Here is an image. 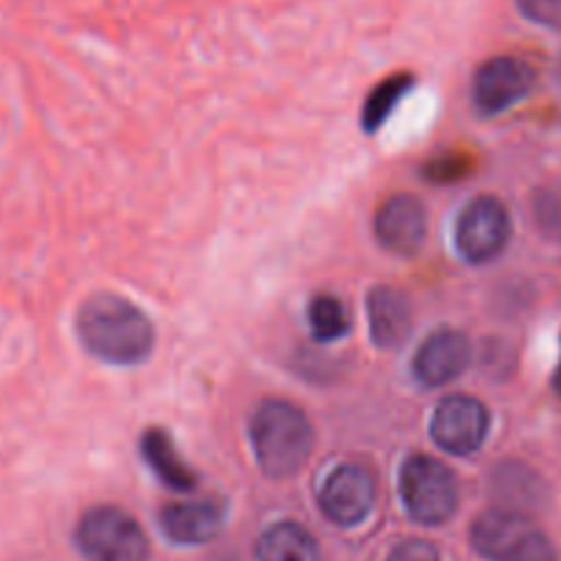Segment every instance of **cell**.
Segmentation results:
<instances>
[{"label":"cell","instance_id":"7a4b0ae2","mask_svg":"<svg viewBox=\"0 0 561 561\" xmlns=\"http://www.w3.org/2000/svg\"><path fill=\"white\" fill-rule=\"evenodd\" d=\"M250 442L261 471L272 480L299 474L316 447L312 422L288 400H263L250 420Z\"/></svg>","mask_w":561,"mask_h":561},{"label":"cell","instance_id":"6da1fadb","mask_svg":"<svg viewBox=\"0 0 561 561\" xmlns=\"http://www.w3.org/2000/svg\"><path fill=\"white\" fill-rule=\"evenodd\" d=\"M75 332L88 354L118 367L142 365L157 340L151 318L118 294L88 296L75 316Z\"/></svg>","mask_w":561,"mask_h":561},{"label":"cell","instance_id":"2e32d148","mask_svg":"<svg viewBox=\"0 0 561 561\" xmlns=\"http://www.w3.org/2000/svg\"><path fill=\"white\" fill-rule=\"evenodd\" d=\"M414 88H416V77L405 75V71L378 82L365 99V110H362V129H365L367 135L381 131L383 124H387V121L392 118L394 110H398V104L403 102Z\"/></svg>","mask_w":561,"mask_h":561},{"label":"cell","instance_id":"9a60e30c","mask_svg":"<svg viewBox=\"0 0 561 561\" xmlns=\"http://www.w3.org/2000/svg\"><path fill=\"white\" fill-rule=\"evenodd\" d=\"M255 557L257 561H321V548L301 524L279 520L263 531Z\"/></svg>","mask_w":561,"mask_h":561},{"label":"cell","instance_id":"30bf717a","mask_svg":"<svg viewBox=\"0 0 561 561\" xmlns=\"http://www.w3.org/2000/svg\"><path fill=\"white\" fill-rule=\"evenodd\" d=\"M376 239L383 250L400 257H414L427 239V211L420 197L400 195L387 197L376 211Z\"/></svg>","mask_w":561,"mask_h":561},{"label":"cell","instance_id":"4fadbf2b","mask_svg":"<svg viewBox=\"0 0 561 561\" xmlns=\"http://www.w3.org/2000/svg\"><path fill=\"white\" fill-rule=\"evenodd\" d=\"M367 321H370V337L376 348L398 351L400 345H405L414 327L411 299L392 285H376L367 294Z\"/></svg>","mask_w":561,"mask_h":561},{"label":"cell","instance_id":"ac0fdd59","mask_svg":"<svg viewBox=\"0 0 561 561\" xmlns=\"http://www.w3.org/2000/svg\"><path fill=\"white\" fill-rule=\"evenodd\" d=\"M493 488L496 493L507 496V502L524 504V507H537L546 499V485H542L540 474H535L531 469L520 463H504L502 469H496L493 474Z\"/></svg>","mask_w":561,"mask_h":561},{"label":"cell","instance_id":"cb8c5ba5","mask_svg":"<svg viewBox=\"0 0 561 561\" xmlns=\"http://www.w3.org/2000/svg\"><path fill=\"white\" fill-rule=\"evenodd\" d=\"M559 80H561V64H559Z\"/></svg>","mask_w":561,"mask_h":561},{"label":"cell","instance_id":"8992f818","mask_svg":"<svg viewBox=\"0 0 561 561\" xmlns=\"http://www.w3.org/2000/svg\"><path fill=\"white\" fill-rule=\"evenodd\" d=\"M513 239V219L507 206L493 195H480L460 211L455 222V250L466 263L482 266L507 250Z\"/></svg>","mask_w":561,"mask_h":561},{"label":"cell","instance_id":"8fae6325","mask_svg":"<svg viewBox=\"0 0 561 561\" xmlns=\"http://www.w3.org/2000/svg\"><path fill=\"white\" fill-rule=\"evenodd\" d=\"M469 365L471 340L458 329H438L431 337H425V343L414 354L411 373H414L416 383L427 389H438L463 376Z\"/></svg>","mask_w":561,"mask_h":561},{"label":"cell","instance_id":"5b68a950","mask_svg":"<svg viewBox=\"0 0 561 561\" xmlns=\"http://www.w3.org/2000/svg\"><path fill=\"white\" fill-rule=\"evenodd\" d=\"M75 542L88 561H148L151 542L142 526L113 504L91 507L80 518Z\"/></svg>","mask_w":561,"mask_h":561},{"label":"cell","instance_id":"603a6c76","mask_svg":"<svg viewBox=\"0 0 561 561\" xmlns=\"http://www.w3.org/2000/svg\"><path fill=\"white\" fill-rule=\"evenodd\" d=\"M553 392L561 398V351H559V362H557V373H553Z\"/></svg>","mask_w":561,"mask_h":561},{"label":"cell","instance_id":"d6986e66","mask_svg":"<svg viewBox=\"0 0 561 561\" xmlns=\"http://www.w3.org/2000/svg\"><path fill=\"white\" fill-rule=\"evenodd\" d=\"M535 222L540 228V233L546 239L561 241V190L559 186H546V190H537L535 203Z\"/></svg>","mask_w":561,"mask_h":561},{"label":"cell","instance_id":"e0dca14e","mask_svg":"<svg viewBox=\"0 0 561 561\" xmlns=\"http://www.w3.org/2000/svg\"><path fill=\"white\" fill-rule=\"evenodd\" d=\"M307 323H310V334L318 343H337L351 332V312L345 310L343 299L332 294L312 296L310 307H307Z\"/></svg>","mask_w":561,"mask_h":561},{"label":"cell","instance_id":"7c38bea8","mask_svg":"<svg viewBox=\"0 0 561 561\" xmlns=\"http://www.w3.org/2000/svg\"><path fill=\"white\" fill-rule=\"evenodd\" d=\"M164 537L175 546H206L217 540L225 526V504L217 499L170 502L159 513Z\"/></svg>","mask_w":561,"mask_h":561},{"label":"cell","instance_id":"7402d4cb","mask_svg":"<svg viewBox=\"0 0 561 561\" xmlns=\"http://www.w3.org/2000/svg\"><path fill=\"white\" fill-rule=\"evenodd\" d=\"M387 561H442V553L427 540H403L392 548Z\"/></svg>","mask_w":561,"mask_h":561},{"label":"cell","instance_id":"ffe728a7","mask_svg":"<svg viewBox=\"0 0 561 561\" xmlns=\"http://www.w3.org/2000/svg\"><path fill=\"white\" fill-rule=\"evenodd\" d=\"M471 173V159L466 153H442V157H433L431 162L422 168L431 184H455V181L466 179Z\"/></svg>","mask_w":561,"mask_h":561},{"label":"cell","instance_id":"3957f363","mask_svg":"<svg viewBox=\"0 0 561 561\" xmlns=\"http://www.w3.org/2000/svg\"><path fill=\"white\" fill-rule=\"evenodd\" d=\"M471 548L488 561H559V548L520 510L493 507L471 524Z\"/></svg>","mask_w":561,"mask_h":561},{"label":"cell","instance_id":"277c9868","mask_svg":"<svg viewBox=\"0 0 561 561\" xmlns=\"http://www.w3.org/2000/svg\"><path fill=\"white\" fill-rule=\"evenodd\" d=\"M400 499L411 520L422 526H444L458 513V477L438 458L422 453L409 455L400 469Z\"/></svg>","mask_w":561,"mask_h":561},{"label":"cell","instance_id":"52a82bcc","mask_svg":"<svg viewBox=\"0 0 561 561\" xmlns=\"http://www.w3.org/2000/svg\"><path fill=\"white\" fill-rule=\"evenodd\" d=\"M376 474L362 460H345L332 469L323 480L318 504L321 513L340 529H354L365 524L367 515L376 507Z\"/></svg>","mask_w":561,"mask_h":561},{"label":"cell","instance_id":"9c48e42d","mask_svg":"<svg viewBox=\"0 0 561 561\" xmlns=\"http://www.w3.org/2000/svg\"><path fill=\"white\" fill-rule=\"evenodd\" d=\"M488 433H491V411L469 394H449L433 411L431 436L444 453L469 458L485 447Z\"/></svg>","mask_w":561,"mask_h":561},{"label":"cell","instance_id":"ba28073f","mask_svg":"<svg viewBox=\"0 0 561 561\" xmlns=\"http://www.w3.org/2000/svg\"><path fill=\"white\" fill-rule=\"evenodd\" d=\"M535 88V69L526 60L496 55L477 66L471 82V104L482 118H496L524 102Z\"/></svg>","mask_w":561,"mask_h":561},{"label":"cell","instance_id":"44dd1931","mask_svg":"<svg viewBox=\"0 0 561 561\" xmlns=\"http://www.w3.org/2000/svg\"><path fill=\"white\" fill-rule=\"evenodd\" d=\"M518 9L535 25L561 33V0H518Z\"/></svg>","mask_w":561,"mask_h":561},{"label":"cell","instance_id":"5bb4252c","mask_svg":"<svg viewBox=\"0 0 561 561\" xmlns=\"http://www.w3.org/2000/svg\"><path fill=\"white\" fill-rule=\"evenodd\" d=\"M140 453L142 458H146V463L151 466L153 474L159 477V482L168 485L170 491H179V493L195 491L197 474L184 463V460H181L179 449H175L173 438L168 436V431H162V427H148V431L142 433Z\"/></svg>","mask_w":561,"mask_h":561}]
</instances>
